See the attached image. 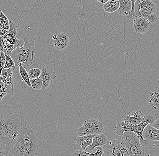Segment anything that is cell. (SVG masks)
Wrapping results in <instances>:
<instances>
[{
  "mask_svg": "<svg viewBox=\"0 0 159 156\" xmlns=\"http://www.w3.org/2000/svg\"><path fill=\"white\" fill-rule=\"evenodd\" d=\"M25 123V117L19 113L9 112L0 116V156H8Z\"/></svg>",
  "mask_w": 159,
  "mask_h": 156,
  "instance_id": "cell-1",
  "label": "cell"
},
{
  "mask_svg": "<svg viewBox=\"0 0 159 156\" xmlns=\"http://www.w3.org/2000/svg\"><path fill=\"white\" fill-rule=\"evenodd\" d=\"M157 118V114H153L150 112L144 115L143 121L140 124L135 126L128 125L122 121H117L114 130L116 134L120 136H123L126 132H132L135 133L139 137L141 145L143 147L148 146L149 142L144 140L143 137V132L147 125L152 124Z\"/></svg>",
  "mask_w": 159,
  "mask_h": 156,
  "instance_id": "cell-2",
  "label": "cell"
},
{
  "mask_svg": "<svg viewBox=\"0 0 159 156\" xmlns=\"http://www.w3.org/2000/svg\"><path fill=\"white\" fill-rule=\"evenodd\" d=\"M22 46L19 47L13 50L11 56L15 66L22 63L24 66H30L33 63L36 50L35 42L34 40L24 38Z\"/></svg>",
  "mask_w": 159,
  "mask_h": 156,
  "instance_id": "cell-3",
  "label": "cell"
},
{
  "mask_svg": "<svg viewBox=\"0 0 159 156\" xmlns=\"http://www.w3.org/2000/svg\"><path fill=\"white\" fill-rule=\"evenodd\" d=\"M19 136L27 150L30 156H36L39 151L38 140L35 132L26 123L20 128Z\"/></svg>",
  "mask_w": 159,
  "mask_h": 156,
  "instance_id": "cell-4",
  "label": "cell"
},
{
  "mask_svg": "<svg viewBox=\"0 0 159 156\" xmlns=\"http://www.w3.org/2000/svg\"><path fill=\"white\" fill-rule=\"evenodd\" d=\"M17 26L12 21H10V29L8 32L2 36L3 52L7 55H11L13 50L23 45L24 41L17 39Z\"/></svg>",
  "mask_w": 159,
  "mask_h": 156,
  "instance_id": "cell-5",
  "label": "cell"
},
{
  "mask_svg": "<svg viewBox=\"0 0 159 156\" xmlns=\"http://www.w3.org/2000/svg\"><path fill=\"white\" fill-rule=\"evenodd\" d=\"M122 136L129 156H145L143 147L140 144V139L136 134L126 132Z\"/></svg>",
  "mask_w": 159,
  "mask_h": 156,
  "instance_id": "cell-6",
  "label": "cell"
},
{
  "mask_svg": "<svg viewBox=\"0 0 159 156\" xmlns=\"http://www.w3.org/2000/svg\"><path fill=\"white\" fill-rule=\"evenodd\" d=\"M102 148L104 156H129L122 136L108 141Z\"/></svg>",
  "mask_w": 159,
  "mask_h": 156,
  "instance_id": "cell-7",
  "label": "cell"
},
{
  "mask_svg": "<svg viewBox=\"0 0 159 156\" xmlns=\"http://www.w3.org/2000/svg\"><path fill=\"white\" fill-rule=\"evenodd\" d=\"M104 124L95 119H90L84 121V124L76 130L78 136L85 135H98L104 130Z\"/></svg>",
  "mask_w": 159,
  "mask_h": 156,
  "instance_id": "cell-8",
  "label": "cell"
},
{
  "mask_svg": "<svg viewBox=\"0 0 159 156\" xmlns=\"http://www.w3.org/2000/svg\"><path fill=\"white\" fill-rule=\"evenodd\" d=\"M136 16L147 18L152 13H156L157 6L152 0H137L134 6Z\"/></svg>",
  "mask_w": 159,
  "mask_h": 156,
  "instance_id": "cell-9",
  "label": "cell"
},
{
  "mask_svg": "<svg viewBox=\"0 0 159 156\" xmlns=\"http://www.w3.org/2000/svg\"><path fill=\"white\" fill-rule=\"evenodd\" d=\"M54 49L57 51H62L68 48L70 44L69 36L65 33L54 34L52 38Z\"/></svg>",
  "mask_w": 159,
  "mask_h": 156,
  "instance_id": "cell-10",
  "label": "cell"
},
{
  "mask_svg": "<svg viewBox=\"0 0 159 156\" xmlns=\"http://www.w3.org/2000/svg\"><path fill=\"white\" fill-rule=\"evenodd\" d=\"M0 82H2L7 88L8 94L14 91V74L12 70L9 69H3L0 76Z\"/></svg>",
  "mask_w": 159,
  "mask_h": 156,
  "instance_id": "cell-11",
  "label": "cell"
},
{
  "mask_svg": "<svg viewBox=\"0 0 159 156\" xmlns=\"http://www.w3.org/2000/svg\"><path fill=\"white\" fill-rule=\"evenodd\" d=\"M40 78L43 81L42 90H44L49 87L52 81L56 78L55 72L49 67H44L41 69Z\"/></svg>",
  "mask_w": 159,
  "mask_h": 156,
  "instance_id": "cell-12",
  "label": "cell"
},
{
  "mask_svg": "<svg viewBox=\"0 0 159 156\" xmlns=\"http://www.w3.org/2000/svg\"><path fill=\"white\" fill-rule=\"evenodd\" d=\"M134 29L138 34H143L148 31L150 23L146 18L136 16L133 22Z\"/></svg>",
  "mask_w": 159,
  "mask_h": 156,
  "instance_id": "cell-13",
  "label": "cell"
},
{
  "mask_svg": "<svg viewBox=\"0 0 159 156\" xmlns=\"http://www.w3.org/2000/svg\"><path fill=\"white\" fill-rule=\"evenodd\" d=\"M145 140L159 141V130L154 128L151 124L147 125L143 132Z\"/></svg>",
  "mask_w": 159,
  "mask_h": 156,
  "instance_id": "cell-14",
  "label": "cell"
},
{
  "mask_svg": "<svg viewBox=\"0 0 159 156\" xmlns=\"http://www.w3.org/2000/svg\"><path fill=\"white\" fill-rule=\"evenodd\" d=\"M142 112L141 111H136L131 113H126L124 117V122L126 124L132 126H135L140 124L143 120L142 117Z\"/></svg>",
  "mask_w": 159,
  "mask_h": 156,
  "instance_id": "cell-15",
  "label": "cell"
},
{
  "mask_svg": "<svg viewBox=\"0 0 159 156\" xmlns=\"http://www.w3.org/2000/svg\"><path fill=\"white\" fill-rule=\"evenodd\" d=\"M108 139L104 134H101L96 135L93 138L92 144L89 147L86 148V149L89 151H92L94 149L97 147H103L107 144Z\"/></svg>",
  "mask_w": 159,
  "mask_h": 156,
  "instance_id": "cell-16",
  "label": "cell"
},
{
  "mask_svg": "<svg viewBox=\"0 0 159 156\" xmlns=\"http://www.w3.org/2000/svg\"><path fill=\"white\" fill-rule=\"evenodd\" d=\"M119 7L118 11L119 14L126 16L130 18L132 10V4L131 0H119Z\"/></svg>",
  "mask_w": 159,
  "mask_h": 156,
  "instance_id": "cell-17",
  "label": "cell"
},
{
  "mask_svg": "<svg viewBox=\"0 0 159 156\" xmlns=\"http://www.w3.org/2000/svg\"><path fill=\"white\" fill-rule=\"evenodd\" d=\"M96 135H85V136H78L75 138L76 144L80 146L82 150L85 151L86 148L92 144L93 138Z\"/></svg>",
  "mask_w": 159,
  "mask_h": 156,
  "instance_id": "cell-18",
  "label": "cell"
},
{
  "mask_svg": "<svg viewBox=\"0 0 159 156\" xmlns=\"http://www.w3.org/2000/svg\"><path fill=\"white\" fill-rule=\"evenodd\" d=\"M156 89L154 92L150 93L148 102L153 109L159 111V86Z\"/></svg>",
  "mask_w": 159,
  "mask_h": 156,
  "instance_id": "cell-19",
  "label": "cell"
},
{
  "mask_svg": "<svg viewBox=\"0 0 159 156\" xmlns=\"http://www.w3.org/2000/svg\"><path fill=\"white\" fill-rule=\"evenodd\" d=\"M119 7V1L109 0L106 3L104 4L103 8L104 11L109 13H113L118 11Z\"/></svg>",
  "mask_w": 159,
  "mask_h": 156,
  "instance_id": "cell-20",
  "label": "cell"
},
{
  "mask_svg": "<svg viewBox=\"0 0 159 156\" xmlns=\"http://www.w3.org/2000/svg\"><path fill=\"white\" fill-rule=\"evenodd\" d=\"M19 68V73L21 76L23 81L27 84L28 86L31 87L30 82V77L28 72L27 71L25 66L22 65V64L19 63L18 65Z\"/></svg>",
  "mask_w": 159,
  "mask_h": 156,
  "instance_id": "cell-21",
  "label": "cell"
},
{
  "mask_svg": "<svg viewBox=\"0 0 159 156\" xmlns=\"http://www.w3.org/2000/svg\"><path fill=\"white\" fill-rule=\"evenodd\" d=\"M30 82L32 88L34 89L40 90L42 89L43 81L40 77L35 79L30 78Z\"/></svg>",
  "mask_w": 159,
  "mask_h": 156,
  "instance_id": "cell-22",
  "label": "cell"
},
{
  "mask_svg": "<svg viewBox=\"0 0 159 156\" xmlns=\"http://www.w3.org/2000/svg\"><path fill=\"white\" fill-rule=\"evenodd\" d=\"M5 55L6 60L4 69H12V70H14L16 68V66H15V63L11 56L9 55L6 54H5Z\"/></svg>",
  "mask_w": 159,
  "mask_h": 156,
  "instance_id": "cell-23",
  "label": "cell"
},
{
  "mask_svg": "<svg viewBox=\"0 0 159 156\" xmlns=\"http://www.w3.org/2000/svg\"><path fill=\"white\" fill-rule=\"evenodd\" d=\"M30 78L35 79L39 78L41 74V69L39 68H33L28 71Z\"/></svg>",
  "mask_w": 159,
  "mask_h": 156,
  "instance_id": "cell-24",
  "label": "cell"
},
{
  "mask_svg": "<svg viewBox=\"0 0 159 156\" xmlns=\"http://www.w3.org/2000/svg\"><path fill=\"white\" fill-rule=\"evenodd\" d=\"M6 60L5 53L3 51H0V76L3 69H4Z\"/></svg>",
  "mask_w": 159,
  "mask_h": 156,
  "instance_id": "cell-25",
  "label": "cell"
},
{
  "mask_svg": "<svg viewBox=\"0 0 159 156\" xmlns=\"http://www.w3.org/2000/svg\"><path fill=\"white\" fill-rule=\"evenodd\" d=\"M7 94V91L2 82H0V103L2 98Z\"/></svg>",
  "mask_w": 159,
  "mask_h": 156,
  "instance_id": "cell-26",
  "label": "cell"
},
{
  "mask_svg": "<svg viewBox=\"0 0 159 156\" xmlns=\"http://www.w3.org/2000/svg\"><path fill=\"white\" fill-rule=\"evenodd\" d=\"M71 156H91V153L86 151H76L72 154Z\"/></svg>",
  "mask_w": 159,
  "mask_h": 156,
  "instance_id": "cell-27",
  "label": "cell"
},
{
  "mask_svg": "<svg viewBox=\"0 0 159 156\" xmlns=\"http://www.w3.org/2000/svg\"><path fill=\"white\" fill-rule=\"evenodd\" d=\"M147 19L149 21L150 24L155 23L158 20V18L156 13H152L147 17Z\"/></svg>",
  "mask_w": 159,
  "mask_h": 156,
  "instance_id": "cell-28",
  "label": "cell"
},
{
  "mask_svg": "<svg viewBox=\"0 0 159 156\" xmlns=\"http://www.w3.org/2000/svg\"><path fill=\"white\" fill-rule=\"evenodd\" d=\"M0 18L2 19L5 26L6 27H9L10 21H9L7 17L2 12L1 15H0Z\"/></svg>",
  "mask_w": 159,
  "mask_h": 156,
  "instance_id": "cell-29",
  "label": "cell"
},
{
  "mask_svg": "<svg viewBox=\"0 0 159 156\" xmlns=\"http://www.w3.org/2000/svg\"><path fill=\"white\" fill-rule=\"evenodd\" d=\"M96 151L95 153H91V155L93 156H102L104 154L103 148L101 147H97L95 148Z\"/></svg>",
  "mask_w": 159,
  "mask_h": 156,
  "instance_id": "cell-30",
  "label": "cell"
},
{
  "mask_svg": "<svg viewBox=\"0 0 159 156\" xmlns=\"http://www.w3.org/2000/svg\"><path fill=\"white\" fill-rule=\"evenodd\" d=\"M137 0H131L132 4V10L131 11V15H130V18L132 19L133 18L136 17V14H135V11H134V6H135V2Z\"/></svg>",
  "mask_w": 159,
  "mask_h": 156,
  "instance_id": "cell-31",
  "label": "cell"
},
{
  "mask_svg": "<svg viewBox=\"0 0 159 156\" xmlns=\"http://www.w3.org/2000/svg\"><path fill=\"white\" fill-rule=\"evenodd\" d=\"M151 125H152L154 128L159 130V118H157L152 124H151Z\"/></svg>",
  "mask_w": 159,
  "mask_h": 156,
  "instance_id": "cell-32",
  "label": "cell"
},
{
  "mask_svg": "<svg viewBox=\"0 0 159 156\" xmlns=\"http://www.w3.org/2000/svg\"><path fill=\"white\" fill-rule=\"evenodd\" d=\"M96 1L99 2L100 3L104 4L106 3L109 1V0H96Z\"/></svg>",
  "mask_w": 159,
  "mask_h": 156,
  "instance_id": "cell-33",
  "label": "cell"
},
{
  "mask_svg": "<svg viewBox=\"0 0 159 156\" xmlns=\"http://www.w3.org/2000/svg\"><path fill=\"white\" fill-rule=\"evenodd\" d=\"M2 11L0 10V15H1V13H2Z\"/></svg>",
  "mask_w": 159,
  "mask_h": 156,
  "instance_id": "cell-34",
  "label": "cell"
},
{
  "mask_svg": "<svg viewBox=\"0 0 159 156\" xmlns=\"http://www.w3.org/2000/svg\"><path fill=\"white\" fill-rule=\"evenodd\" d=\"M117 1H119V0H117Z\"/></svg>",
  "mask_w": 159,
  "mask_h": 156,
  "instance_id": "cell-35",
  "label": "cell"
},
{
  "mask_svg": "<svg viewBox=\"0 0 159 156\" xmlns=\"http://www.w3.org/2000/svg\"></svg>",
  "mask_w": 159,
  "mask_h": 156,
  "instance_id": "cell-36",
  "label": "cell"
}]
</instances>
